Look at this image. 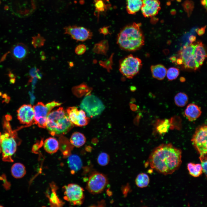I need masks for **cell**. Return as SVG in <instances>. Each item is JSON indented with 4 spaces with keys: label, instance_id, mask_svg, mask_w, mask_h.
<instances>
[{
    "label": "cell",
    "instance_id": "2e32d148",
    "mask_svg": "<svg viewBox=\"0 0 207 207\" xmlns=\"http://www.w3.org/2000/svg\"><path fill=\"white\" fill-rule=\"evenodd\" d=\"M28 53V50L26 46L22 43L15 44L11 50L12 57L18 61H21L25 59Z\"/></svg>",
    "mask_w": 207,
    "mask_h": 207
},
{
    "label": "cell",
    "instance_id": "52a82bcc",
    "mask_svg": "<svg viewBox=\"0 0 207 207\" xmlns=\"http://www.w3.org/2000/svg\"><path fill=\"white\" fill-rule=\"evenodd\" d=\"M142 65V62L140 59L130 55L121 61L119 70L124 76L131 78L138 74Z\"/></svg>",
    "mask_w": 207,
    "mask_h": 207
},
{
    "label": "cell",
    "instance_id": "ee69618b",
    "mask_svg": "<svg viewBox=\"0 0 207 207\" xmlns=\"http://www.w3.org/2000/svg\"><path fill=\"white\" fill-rule=\"evenodd\" d=\"M201 3L206 8L207 7V0H202Z\"/></svg>",
    "mask_w": 207,
    "mask_h": 207
},
{
    "label": "cell",
    "instance_id": "e0dca14e",
    "mask_svg": "<svg viewBox=\"0 0 207 207\" xmlns=\"http://www.w3.org/2000/svg\"><path fill=\"white\" fill-rule=\"evenodd\" d=\"M194 44L193 55L197 62L200 66L202 65L206 57V54L204 45L201 42Z\"/></svg>",
    "mask_w": 207,
    "mask_h": 207
},
{
    "label": "cell",
    "instance_id": "1f68e13d",
    "mask_svg": "<svg viewBox=\"0 0 207 207\" xmlns=\"http://www.w3.org/2000/svg\"><path fill=\"white\" fill-rule=\"evenodd\" d=\"M45 40L44 38L39 34L32 37V44L35 48L43 46Z\"/></svg>",
    "mask_w": 207,
    "mask_h": 207
},
{
    "label": "cell",
    "instance_id": "7bdbcfd3",
    "mask_svg": "<svg viewBox=\"0 0 207 207\" xmlns=\"http://www.w3.org/2000/svg\"><path fill=\"white\" fill-rule=\"evenodd\" d=\"M126 186V187H124V189H123L125 190L123 191V193L124 195H125V194H126L127 193H127L129 189V187H127Z\"/></svg>",
    "mask_w": 207,
    "mask_h": 207
},
{
    "label": "cell",
    "instance_id": "3957f363",
    "mask_svg": "<svg viewBox=\"0 0 207 207\" xmlns=\"http://www.w3.org/2000/svg\"><path fill=\"white\" fill-rule=\"evenodd\" d=\"M73 126L67 112L62 107L50 112L47 116L46 128L52 136L65 135Z\"/></svg>",
    "mask_w": 207,
    "mask_h": 207
},
{
    "label": "cell",
    "instance_id": "f35d334b",
    "mask_svg": "<svg viewBox=\"0 0 207 207\" xmlns=\"http://www.w3.org/2000/svg\"><path fill=\"white\" fill-rule=\"evenodd\" d=\"M140 117V115L138 114L134 119V123L135 125H137L138 124Z\"/></svg>",
    "mask_w": 207,
    "mask_h": 207
},
{
    "label": "cell",
    "instance_id": "74e56055",
    "mask_svg": "<svg viewBox=\"0 0 207 207\" xmlns=\"http://www.w3.org/2000/svg\"><path fill=\"white\" fill-rule=\"evenodd\" d=\"M129 105L130 108L131 110L135 111L137 110V107L135 104L131 102Z\"/></svg>",
    "mask_w": 207,
    "mask_h": 207
},
{
    "label": "cell",
    "instance_id": "bcb514c9",
    "mask_svg": "<svg viewBox=\"0 0 207 207\" xmlns=\"http://www.w3.org/2000/svg\"><path fill=\"white\" fill-rule=\"evenodd\" d=\"M92 141L93 143L96 144L98 142V140L96 138L93 139Z\"/></svg>",
    "mask_w": 207,
    "mask_h": 207
},
{
    "label": "cell",
    "instance_id": "44dd1931",
    "mask_svg": "<svg viewBox=\"0 0 207 207\" xmlns=\"http://www.w3.org/2000/svg\"><path fill=\"white\" fill-rule=\"evenodd\" d=\"M151 70L152 76L158 80L164 78L166 75L167 70L164 66L162 64L152 65Z\"/></svg>",
    "mask_w": 207,
    "mask_h": 207
},
{
    "label": "cell",
    "instance_id": "d590c367",
    "mask_svg": "<svg viewBox=\"0 0 207 207\" xmlns=\"http://www.w3.org/2000/svg\"><path fill=\"white\" fill-rule=\"evenodd\" d=\"M86 49V46L83 44H81L78 45L76 47L75 51L77 55H81L85 53Z\"/></svg>",
    "mask_w": 207,
    "mask_h": 207
},
{
    "label": "cell",
    "instance_id": "7402d4cb",
    "mask_svg": "<svg viewBox=\"0 0 207 207\" xmlns=\"http://www.w3.org/2000/svg\"><path fill=\"white\" fill-rule=\"evenodd\" d=\"M12 176L14 178L19 179L23 177L26 173V168L23 164L16 163L12 166L11 168Z\"/></svg>",
    "mask_w": 207,
    "mask_h": 207
},
{
    "label": "cell",
    "instance_id": "5b68a950",
    "mask_svg": "<svg viewBox=\"0 0 207 207\" xmlns=\"http://www.w3.org/2000/svg\"><path fill=\"white\" fill-rule=\"evenodd\" d=\"M61 104V103L55 101L45 105L42 102H38L33 106L34 123L39 127L45 128L47 117L51 111Z\"/></svg>",
    "mask_w": 207,
    "mask_h": 207
},
{
    "label": "cell",
    "instance_id": "9a60e30c",
    "mask_svg": "<svg viewBox=\"0 0 207 207\" xmlns=\"http://www.w3.org/2000/svg\"><path fill=\"white\" fill-rule=\"evenodd\" d=\"M160 8L158 0H143L141 9L143 16L150 17L156 15Z\"/></svg>",
    "mask_w": 207,
    "mask_h": 207
},
{
    "label": "cell",
    "instance_id": "9c48e42d",
    "mask_svg": "<svg viewBox=\"0 0 207 207\" xmlns=\"http://www.w3.org/2000/svg\"><path fill=\"white\" fill-rule=\"evenodd\" d=\"M64 199L74 205L82 204L84 198V190L79 185L69 184L64 187Z\"/></svg>",
    "mask_w": 207,
    "mask_h": 207
},
{
    "label": "cell",
    "instance_id": "b9f144b4",
    "mask_svg": "<svg viewBox=\"0 0 207 207\" xmlns=\"http://www.w3.org/2000/svg\"><path fill=\"white\" fill-rule=\"evenodd\" d=\"M177 64H178L180 65L183 64V60L182 59L180 58H178L176 60Z\"/></svg>",
    "mask_w": 207,
    "mask_h": 207
},
{
    "label": "cell",
    "instance_id": "e575fe53",
    "mask_svg": "<svg viewBox=\"0 0 207 207\" xmlns=\"http://www.w3.org/2000/svg\"><path fill=\"white\" fill-rule=\"evenodd\" d=\"M199 158L200 161L201 165L202 168L203 172L207 177V154L200 155Z\"/></svg>",
    "mask_w": 207,
    "mask_h": 207
},
{
    "label": "cell",
    "instance_id": "ba28073f",
    "mask_svg": "<svg viewBox=\"0 0 207 207\" xmlns=\"http://www.w3.org/2000/svg\"><path fill=\"white\" fill-rule=\"evenodd\" d=\"M36 7L34 0H12L9 5L12 12L20 18L30 15L34 11Z\"/></svg>",
    "mask_w": 207,
    "mask_h": 207
},
{
    "label": "cell",
    "instance_id": "f546056e",
    "mask_svg": "<svg viewBox=\"0 0 207 207\" xmlns=\"http://www.w3.org/2000/svg\"><path fill=\"white\" fill-rule=\"evenodd\" d=\"M110 160L109 155L106 153L102 152L100 153L97 158V161L100 166H104L107 165Z\"/></svg>",
    "mask_w": 207,
    "mask_h": 207
},
{
    "label": "cell",
    "instance_id": "30bf717a",
    "mask_svg": "<svg viewBox=\"0 0 207 207\" xmlns=\"http://www.w3.org/2000/svg\"><path fill=\"white\" fill-rule=\"evenodd\" d=\"M108 183V178L105 175L98 172H94L89 178L86 188L90 193L98 194L103 191Z\"/></svg>",
    "mask_w": 207,
    "mask_h": 207
},
{
    "label": "cell",
    "instance_id": "d6986e66",
    "mask_svg": "<svg viewBox=\"0 0 207 207\" xmlns=\"http://www.w3.org/2000/svg\"><path fill=\"white\" fill-rule=\"evenodd\" d=\"M194 44L191 43L184 46L178 53L179 58L182 59L183 63L194 56Z\"/></svg>",
    "mask_w": 207,
    "mask_h": 207
},
{
    "label": "cell",
    "instance_id": "8d00e7d4",
    "mask_svg": "<svg viewBox=\"0 0 207 207\" xmlns=\"http://www.w3.org/2000/svg\"><path fill=\"white\" fill-rule=\"evenodd\" d=\"M100 32L104 34H107L109 33L108 27H104L101 28L99 30Z\"/></svg>",
    "mask_w": 207,
    "mask_h": 207
},
{
    "label": "cell",
    "instance_id": "f1b7e54d",
    "mask_svg": "<svg viewBox=\"0 0 207 207\" xmlns=\"http://www.w3.org/2000/svg\"><path fill=\"white\" fill-rule=\"evenodd\" d=\"M156 126L157 131L160 134L166 133L168 131L170 124L168 120H162L158 122Z\"/></svg>",
    "mask_w": 207,
    "mask_h": 207
},
{
    "label": "cell",
    "instance_id": "4fadbf2b",
    "mask_svg": "<svg viewBox=\"0 0 207 207\" xmlns=\"http://www.w3.org/2000/svg\"><path fill=\"white\" fill-rule=\"evenodd\" d=\"M66 112L71 121L76 126H85L89 122L90 118L86 116L85 112L82 110H79L75 107H70L67 109Z\"/></svg>",
    "mask_w": 207,
    "mask_h": 207
},
{
    "label": "cell",
    "instance_id": "60d3db41",
    "mask_svg": "<svg viewBox=\"0 0 207 207\" xmlns=\"http://www.w3.org/2000/svg\"><path fill=\"white\" fill-rule=\"evenodd\" d=\"M204 29H202L198 30L197 31L198 34L200 35H202L204 32Z\"/></svg>",
    "mask_w": 207,
    "mask_h": 207
},
{
    "label": "cell",
    "instance_id": "8992f818",
    "mask_svg": "<svg viewBox=\"0 0 207 207\" xmlns=\"http://www.w3.org/2000/svg\"><path fill=\"white\" fill-rule=\"evenodd\" d=\"M80 107L88 116L91 118L100 115L105 108L103 102L99 98L94 95L89 94L83 99Z\"/></svg>",
    "mask_w": 207,
    "mask_h": 207
},
{
    "label": "cell",
    "instance_id": "7dc6e473",
    "mask_svg": "<svg viewBox=\"0 0 207 207\" xmlns=\"http://www.w3.org/2000/svg\"><path fill=\"white\" fill-rule=\"evenodd\" d=\"M180 80L181 82H183L185 80V78L183 77H181L180 78Z\"/></svg>",
    "mask_w": 207,
    "mask_h": 207
},
{
    "label": "cell",
    "instance_id": "c3c4849f",
    "mask_svg": "<svg viewBox=\"0 0 207 207\" xmlns=\"http://www.w3.org/2000/svg\"><path fill=\"white\" fill-rule=\"evenodd\" d=\"M1 134L0 133V153H1Z\"/></svg>",
    "mask_w": 207,
    "mask_h": 207
},
{
    "label": "cell",
    "instance_id": "4dcf8cb0",
    "mask_svg": "<svg viewBox=\"0 0 207 207\" xmlns=\"http://www.w3.org/2000/svg\"><path fill=\"white\" fill-rule=\"evenodd\" d=\"M179 74V69L172 67L169 68L167 70L166 75L169 80H172L176 79Z\"/></svg>",
    "mask_w": 207,
    "mask_h": 207
},
{
    "label": "cell",
    "instance_id": "ffe728a7",
    "mask_svg": "<svg viewBox=\"0 0 207 207\" xmlns=\"http://www.w3.org/2000/svg\"><path fill=\"white\" fill-rule=\"evenodd\" d=\"M59 144L55 138L50 137L46 139L44 143V148L47 153L52 154L55 153L59 149Z\"/></svg>",
    "mask_w": 207,
    "mask_h": 207
},
{
    "label": "cell",
    "instance_id": "7a4b0ae2",
    "mask_svg": "<svg viewBox=\"0 0 207 207\" xmlns=\"http://www.w3.org/2000/svg\"><path fill=\"white\" fill-rule=\"evenodd\" d=\"M141 24L133 23L123 28L118 34L117 43L122 49L134 51L140 49L144 43L141 30Z\"/></svg>",
    "mask_w": 207,
    "mask_h": 207
},
{
    "label": "cell",
    "instance_id": "4316f807",
    "mask_svg": "<svg viewBox=\"0 0 207 207\" xmlns=\"http://www.w3.org/2000/svg\"><path fill=\"white\" fill-rule=\"evenodd\" d=\"M150 181V178L146 174L141 173L137 176L135 183L136 185L139 187L142 188L147 187Z\"/></svg>",
    "mask_w": 207,
    "mask_h": 207
},
{
    "label": "cell",
    "instance_id": "d4e9b609",
    "mask_svg": "<svg viewBox=\"0 0 207 207\" xmlns=\"http://www.w3.org/2000/svg\"><path fill=\"white\" fill-rule=\"evenodd\" d=\"M68 163L71 169L74 171L79 170L82 166L80 158L75 155L70 156L68 159Z\"/></svg>",
    "mask_w": 207,
    "mask_h": 207
},
{
    "label": "cell",
    "instance_id": "d6a6232c",
    "mask_svg": "<svg viewBox=\"0 0 207 207\" xmlns=\"http://www.w3.org/2000/svg\"><path fill=\"white\" fill-rule=\"evenodd\" d=\"M95 12L98 16L100 12L104 11L107 9V5L103 0H94Z\"/></svg>",
    "mask_w": 207,
    "mask_h": 207
},
{
    "label": "cell",
    "instance_id": "836d02e7",
    "mask_svg": "<svg viewBox=\"0 0 207 207\" xmlns=\"http://www.w3.org/2000/svg\"><path fill=\"white\" fill-rule=\"evenodd\" d=\"M90 88L85 83H82L78 86H75L73 89L74 93L76 94H83L87 93H89Z\"/></svg>",
    "mask_w": 207,
    "mask_h": 207
},
{
    "label": "cell",
    "instance_id": "681fc988",
    "mask_svg": "<svg viewBox=\"0 0 207 207\" xmlns=\"http://www.w3.org/2000/svg\"><path fill=\"white\" fill-rule=\"evenodd\" d=\"M177 0V1H180V0Z\"/></svg>",
    "mask_w": 207,
    "mask_h": 207
},
{
    "label": "cell",
    "instance_id": "f6af8a7d",
    "mask_svg": "<svg viewBox=\"0 0 207 207\" xmlns=\"http://www.w3.org/2000/svg\"><path fill=\"white\" fill-rule=\"evenodd\" d=\"M170 60L172 62H175L176 61V58L175 57L173 56L170 58Z\"/></svg>",
    "mask_w": 207,
    "mask_h": 207
},
{
    "label": "cell",
    "instance_id": "277c9868",
    "mask_svg": "<svg viewBox=\"0 0 207 207\" xmlns=\"http://www.w3.org/2000/svg\"><path fill=\"white\" fill-rule=\"evenodd\" d=\"M5 133L1 135V147L3 161L12 162V157L15 153L18 145V140L16 133L12 131L9 122L4 124Z\"/></svg>",
    "mask_w": 207,
    "mask_h": 207
},
{
    "label": "cell",
    "instance_id": "8fae6325",
    "mask_svg": "<svg viewBox=\"0 0 207 207\" xmlns=\"http://www.w3.org/2000/svg\"><path fill=\"white\" fill-rule=\"evenodd\" d=\"M207 131L206 125L198 127L191 140L192 143L200 155L207 154Z\"/></svg>",
    "mask_w": 207,
    "mask_h": 207
},
{
    "label": "cell",
    "instance_id": "cb8c5ba5",
    "mask_svg": "<svg viewBox=\"0 0 207 207\" xmlns=\"http://www.w3.org/2000/svg\"><path fill=\"white\" fill-rule=\"evenodd\" d=\"M86 139L84 135L78 132L73 133L70 139L71 144L76 147H79L85 143Z\"/></svg>",
    "mask_w": 207,
    "mask_h": 207
},
{
    "label": "cell",
    "instance_id": "83f0119b",
    "mask_svg": "<svg viewBox=\"0 0 207 207\" xmlns=\"http://www.w3.org/2000/svg\"><path fill=\"white\" fill-rule=\"evenodd\" d=\"M174 101L177 106L180 107L185 106L187 103L188 98L187 95L184 93L179 92L175 97Z\"/></svg>",
    "mask_w": 207,
    "mask_h": 207
},
{
    "label": "cell",
    "instance_id": "6da1fadb",
    "mask_svg": "<svg viewBox=\"0 0 207 207\" xmlns=\"http://www.w3.org/2000/svg\"><path fill=\"white\" fill-rule=\"evenodd\" d=\"M182 151L171 143L163 144L153 150L149 158L151 168L159 173L171 174L179 167Z\"/></svg>",
    "mask_w": 207,
    "mask_h": 207
},
{
    "label": "cell",
    "instance_id": "5bb4252c",
    "mask_svg": "<svg viewBox=\"0 0 207 207\" xmlns=\"http://www.w3.org/2000/svg\"><path fill=\"white\" fill-rule=\"evenodd\" d=\"M17 112L18 119L21 124L30 126L34 123V110L31 105H22L19 108Z\"/></svg>",
    "mask_w": 207,
    "mask_h": 207
},
{
    "label": "cell",
    "instance_id": "484cf974",
    "mask_svg": "<svg viewBox=\"0 0 207 207\" xmlns=\"http://www.w3.org/2000/svg\"><path fill=\"white\" fill-rule=\"evenodd\" d=\"M189 174L194 177H198L202 173V168L200 164L189 163L187 165Z\"/></svg>",
    "mask_w": 207,
    "mask_h": 207
},
{
    "label": "cell",
    "instance_id": "ac0fdd59",
    "mask_svg": "<svg viewBox=\"0 0 207 207\" xmlns=\"http://www.w3.org/2000/svg\"><path fill=\"white\" fill-rule=\"evenodd\" d=\"M201 113L200 108L193 103L189 104L185 111V115L190 121L195 120L200 116Z\"/></svg>",
    "mask_w": 207,
    "mask_h": 207
},
{
    "label": "cell",
    "instance_id": "7c38bea8",
    "mask_svg": "<svg viewBox=\"0 0 207 207\" xmlns=\"http://www.w3.org/2000/svg\"><path fill=\"white\" fill-rule=\"evenodd\" d=\"M64 33L77 41H84L91 39L92 32L87 28L77 26H69L64 28Z\"/></svg>",
    "mask_w": 207,
    "mask_h": 207
},
{
    "label": "cell",
    "instance_id": "603a6c76",
    "mask_svg": "<svg viewBox=\"0 0 207 207\" xmlns=\"http://www.w3.org/2000/svg\"><path fill=\"white\" fill-rule=\"evenodd\" d=\"M143 0H126V9L130 14H134L141 9Z\"/></svg>",
    "mask_w": 207,
    "mask_h": 207
},
{
    "label": "cell",
    "instance_id": "ab89813d",
    "mask_svg": "<svg viewBox=\"0 0 207 207\" xmlns=\"http://www.w3.org/2000/svg\"><path fill=\"white\" fill-rule=\"evenodd\" d=\"M195 40L196 38L195 37L193 36H192L189 38V40L191 43L195 41Z\"/></svg>",
    "mask_w": 207,
    "mask_h": 207
}]
</instances>
